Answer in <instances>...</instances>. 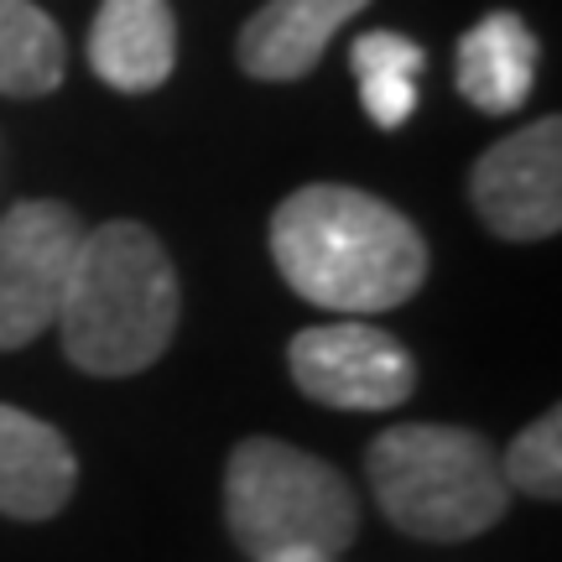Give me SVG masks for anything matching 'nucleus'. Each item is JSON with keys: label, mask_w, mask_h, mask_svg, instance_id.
Returning <instances> with one entry per match:
<instances>
[{"label": "nucleus", "mask_w": 562, "mask_h": 562, "mask_svg": "<svg viewBox=\"0 0 562 562\" xmlns=\"http://www.w3.org/2000/svg\"><path fill=\"white\" fill-rule=\"evenodd\" d=\"M286 364L302 396L339 412H391L412 396L417 364L396 334L375 323H318L286 344Z\"/></svg>", "instance_id": "obj_6"}, {"label": "nucleus", "mask_w": 562, "mask_h": 562, "mask_svg": "<svg viewBox=\"0 0 562 562\" xmlns=\"http://www.w3.org/2000/svg\"><path fill=\"white\" fill-rule=\"evenodd\" d=\"M261 562H339L334 552H277V558H261Z\"/></svg>", "instance_id": "obj_15"}, {"label": "nucleus", "mask_w": 562, "mask_h": 562, "mask_svg": "<svg viewBox=\"0 0 562 562\" xmlns=\"http://www.w3.org/2000/svg\"><path fill=\"white\" fill-rule=\"evenodd\" d=\"M63 68H68V42L58 21L32 0H0V94L42 100L63 83Z\"/></svg>", "instance_id": "obj_13"}, {"label": "nucleus", "mask_w": 562, "mask_h": 562, "mask_svg": "<svg viewBox=\"0 0 562 562\" xmlns=\"http://www.w3.org/2000/svg\"><path fill=\"white\" fill-rule=\"evenodd\" d=\"M469 199L501 240H552L562 229V121L526 125L474 161Z\"/></svg>", "instance_id": "obj_7"}, {"label": "nucleus", "mask_w": 562, "mask_h": 562, "mask_svg": "<svg viewBox=\"0 0 562 562\" xmlns=\"http://www.w3.org/2000/svg\"><path fill=\"white\" fill-rule=\"evenodd\" d=\"M74 480L79 463L58 427L0 402V516L47 521L68 505Z\"/></svg>", "instance_id": "obj_8"}, {"label": "nucleus", "mask_w": 562, "mask_h": 562, "mask_svg": "<svg viewBox=\"0 0 562 562\" xmlns=\"http://www.w3.org/2000/svg\"><path fill=\"white\" fill-rule=\"evenodd\" d=\"M178 21L167 0H104L89 26V68L121 94H146L172 79Z\"/></svg>", "instance_id": "obj_9"}, {"label": "nucleus", "mask_w": 562, "mask_h": 562, "mask_svg": "<svg viewBox=\"0 0 562 562\" xmlns=\"http://www.w3.org/2000/svg\"><path fill=\"white\" fill-rule=\"evenodd\" d=\"M505 490H521L531 501H558L562 495V417L558 406L521 427V438L505 448L501 459Z\"/></svg>", "instance_id": "obj_14"}, {"label": "nucleus", "mask_w": 562, "mask_h": 562, "mask_svg": "<svg viewBox=\"0 0 562 562\" xmlns=\"http://www.w3.org/2000/svg\"><path fill=\"white\" fill-rule=\"evenodd\" d=\"M349 68H355V83H360L364 115L381 131H402L412 121V110H417L427 53L402 32H364L349 47Z\"/></svg>", "instance_id": "obj_12"}, {"label": "nucleus", "mask_w": 562, "mask_h": 562, "mask_svg": "<svg viewBox=\"0 0 562 562\" xmlns=\"http://www.w3.org/2000/svg\"><path fill=\"white\" fill-rule=\"evenodd\" d=\"M63 355L89 375H136L178 334V271L136 220L89 229L58 307Z\"/></svg>", "instance_id": "obj_2"}, {"label": "nucleus", "mask_w": 562, "mask_h": 562, "mask_svg": "<svg viewBox=\"0 0 562 562\" xmlns=\"http://www.w3.org/2000/svg\"><path fill=\"white\" fill-rule=\"evenodd\" d=\"M83 224L68 203L26 199L0 220V349L32 344L58 323Z\"/></svg>", "instance_id": "obj_5"}, {"label": "nucleus", "mask_w": 562, "mask_h": 562, "mask_svg": "<svg viewBox=\"0 0 562 562\" xmlns=\"http://www.w3.org/2000/svg\"><path fill=\"white\" fill-rule=\"evenodd\" d=\"M224 521L250 562L334 552L360 537V501L334 463L281 438H245L224 469Z\"/></svg>", "instance_id": "obj_4"}, {"label": "nucleus", "mask_w": 562, "mask_h": 562, "mask_svg": "<svg viewBox=\"0 0 562 562\" xmlns=\"http://www.w3.org/2000/svg\"><path fill=\"white\" fill-rule=\"evenodd\" d=\"M364 474L385 521L422 542H469L505 521L510 505L495 448L469 427H391L370 442Z\"/></svg>", "instance_id": "obj_3"}, {"label": "nucleus", "mask_w": 562, "mask_h": 562, "mask_svg": "<svg viewBox=\"0 0 562 562\" xmlns=\"http://www.w3.org/2000/svg\"><path fill=\"white\" fill-rule=\"evenodd\" d=\"M537 58H542V47L516 11H490L459 37L453 79L474 110L510 115V110H521L531 83H537Z\"/></svg>", "instance_id": "obj_11"}, {"label": "nucleus", "mask_w": 562, "mask_h": 562, "mask_svg": "<svg viewBox=\"0 0 562 562\" xmlns=\"http://www.w3.org/2000/svg\"><path fill=\"white\" fill-rule=\"evenodd\" d=\"M271 256L281 281L328 313H385L417 297L427 281L417 224L344 182H313L281 203L271 220Z\"/></svg>", "instance_id": "obj_1"}, {"label": "nucleus", "mask_w": 562, "mask_h": 562, "mask_svg": "<svg viewBox=\"0 0 562 562\" xmlns=\"http://www.w3.org/2000/svg\"><path fill=\"white\" fill-rule=\"evenodd\" d=\"M370 0H266L240 32V68L250 79L292 83L318 68L323 47L334 42L349 16H360Z\"/></svg>", "instance_id": "obj_10"}]
</instances>
